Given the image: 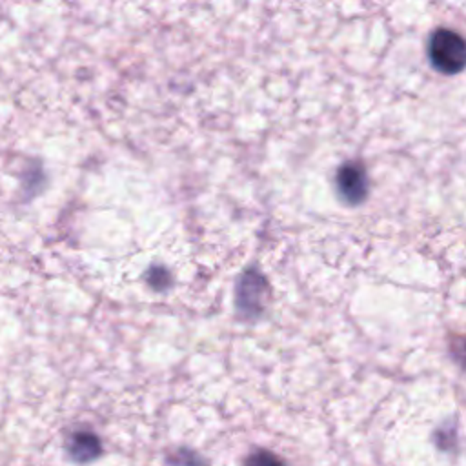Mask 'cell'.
I'll return each instance as SVG.
<instances>
[{"label":"cell","instance_id":"cell-1","mask_svg":"<svg viewBox=\"0 0 466 466\" xmlns=\"http://www.w3.org/2000/svg\"><path fill=\"white\" fill-rule=\"evenodd\" d=\"M428 56L442 73H459L466 67V40L451 29H437L430 36Z\"/></svg>","mask_w":466,"mask_h":466},{"label":"cell","instance_id":"cell-2","mask_svg":"<svg viewBox=\"0 0 466 466\" xmlns=\"http://www.w3.org/2000/svg\"><path fill=\"white\" fill-rule=\"evenodd\" d=\"M337 187L350 204H359L366 195V175L357 164H344L337 171Z\"/></svg>","mask_w":466,"mask_h":466},{"label":"cell","instance_id":"cell-4","mask_svg":"<svg viewBox=\"0 0 466 466\" xmlns=\"http://www.w3.org/2000/svg\"><path fill=\"white\" fill-rule=\"evenodd\" d=\"M246 466H284V462L266 450H257L251 455H248Z\"/></svg>","mask_w":466,"mask_h":466},{"label":"cell","instance_id":"cell-3","mask_svg":"<svg viewBox=\"0 0 466 466\" xmlns=\"http://www.w3.org/2000/svg\"><path fill=\"white\" fill-rule=\"evenodd\" d=\"M67 450H69V453L75 461L87 462V461L95 459L100 453V441L91 431H76L69 439Z\"/></svg>","mask_w":466,"mask_h":466}]
</instances>
